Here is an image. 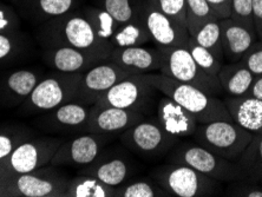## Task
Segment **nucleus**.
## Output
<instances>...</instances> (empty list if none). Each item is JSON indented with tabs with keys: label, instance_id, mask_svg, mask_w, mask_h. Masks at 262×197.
Listing matches in <instances>:
<instances>
[{
	"label": "nucleus",
	"instance_id": "nucleus-1",
	"mask_svg": "<svg viewBox=\"0 0 262 197\" xmlns=\"http://www.w3.org/2000/svg\"><path fill=\"white\" fill-rule=\"evenodd\" d=\"M36 38L41 49L69 46L99 53L107 58L114 49L109 42L96 36L80 9L38 25Z\"/></svg>",
	"mask_w": 262,
	"mask_h": 197
},
{
	"label": "nucleus",
	"instance_id": "nucleus-2",
	"mask_svg": "<svg viewBox=\"0 0 262 197\" xmlns=\"http://www.w3.org/2000/svg\"><path fill=\"white\" fill-rule=\"evenodd\" d=\"M144 78L151 83L162 95L174 99L184 109L194 116L199 124H204L220 119L230 121L228 110L225 102L217 96H213L202 91L201 89L190 84L179 82L161 72L143 73Z\"/></svg>",
	"mask_w": 262,
	"mask_h": 197
},
{
	"label": "nucleus",
	"instance_id": "nucleus-3",
	"mask_svg": "<svg viewBox=\"0 0 262 197\" xmlns=\"http://www.w3.org/2000/svg\"><path fill=\"white\" fill-rule=\"evenodd\" d=\"M84 72L46 73L31 95L21 104V113L28 116L45 114L69 102H75Z\"/></svg>",
	"mask_w": 262,
	"mask_h": 197
},
{
	"label": "nucleus",
	"instance_id": "nucleus-4",
	"mask_svg": "<svg viewBox=\"0 0 262 197\" xmlns=\"http://www.w3.org/2000/svg\"><path fill=\"white\" fill-rule=\"evenodd\" d=\"M150 176L170 196L206 197L222 192L221 182L183 164L160 165Z\"/></svg>",
	"mask_w": 262,
	"mask_h": 197
},
{
	"label": "nucleus",
	"instance_id": "nucleus-5",
	"mask_svg": "<svg viewBox=\"0 0 262 197\" xmlns=\"http://www.w3.org/2000/svg\"><path fill=\"white\" fill-rule=\"evenodd\" d=\"M192 137L196 143L215 155L230 162H236L254 135L237 125L232 119H220L199 124Z\"/></svg>",
	"mask_w": 262,
	"mask_h": 197
},
{
	"label": "nucleus",
	"instance_id": "nucleus-6",
	"mask_svg": "<svg viewBox=\"0 0 262 197\" xmlns=\"http://www.w3.org/2000/svg\"><path fill=\"white\" fill-rule=\"evenodd\" d=\"M167 162L187 165L221 183L244 180V176L235 162L215 155L199 143H177L168 154Z\"/></svg>",
	"mask_w": 262,
	"mask_h": 197
},
{
	"label": "nucleus",
	"instance_id": "nucleus-7",
	"mask_svg": "<svg viewBox=\"0 0 262 197\" xmlns=\"http://www.w3.org/2000/svg\"><path fill=\"white\" fill-rule=\"evenodd\" d=\"M161 92L143 75H130L102 95L96 104L136 111L145 117L156 113Z\"/></svg>",
	"mask_w": 262,
	"mask_h": 197
},
{
	"label": "nucleus",
	"instance_id": "nucleus-8",
	"mask_svg": "<svg viewBox=\"0 0 262 197\" xmlns=\"http://www.w3.org/2000/svg\"><path fill=\"white\" fill-rule=\"evenodd\" d=\"M157 48L163 55V63L160 70L162 75L170 77L179 82L190 84L209 95L219 96L222 94L223 91L217 77L203 71L192 59L186 46H175V48L157 46Z\"/></svg>",
	"mask_w": 262,
	"mask_h": 197
},
{
	"label": "nucleus",
	"instance_id": "nucleus-9",
	"mask_svg": "<svg viewBox=\"0 0 262 197\" xmlns=\"http://www.w3.org/2000/svg\"><path fill=\"white\" fill-rule=\"evenodd\" d=\"M121 142L126 149L138 156L157 160L167 156L179 140L169 135L157 118L148 116L122 133Z\"/></svg>",
	"mask_w": 262,
	"mask_h": 197
},
{
	"label": "nucleus",
	"instance_id": "nucleus-10",
	"mask_svg": "<svg viewBox=\"0 0 262 197\" xmlns=\"http://www.w3.org/2000/svg\"><path fill=\"white\" fill-rule=\"evenodd\" d=\"M69 180L55 167L49 164L34 171L6 177L4 194L23 197H65Z\"/></svg>",
	"mask_w": 262,
	"mask_h": 197
},
{
	"label": "nucleus",
	"instance_id": "nucleus-11",
	"mask_svg": "<svg viewBox=\"0 0 262 197\" xmlns=\"http://www.w3.org/2000/svg\"><path fill=\"white\" fill-rule=\"evenodd\" d=\"M63 142V138L52 136L29 138L0 163H3L7 172H11V176L34 171L50 164Z\"/></svg>",
	"mask_w": 262,
	"mask_h": 197
},
{
	"label": "nucleus",
	"instance_id": "nucleus-12",
	"mask_svg": "<svg viewBox=\"0 0 262 197\" xmlns=\"http://www.w3.org/2000/svg\"><path fill=\"white\" fill-rule=\"evenodd\" d=\"M110 141L111 135L92 133L64 141L52 157L50 164L53 167L84 168L101 155Z\"/></svg>",
	"mask_w": 262,
	"mask_h": 197
},
{
	"label": "nucleus",
	"instance_id": "nucleus-13",
	"mask_svg": "<svg viewBox=\"0 0 262 197\" xmlns=\"http://www.w3.org/2000/svg\"><path fill=\"white\" fill-rule=\"evenodd\" d=\"M130 75L131 73L111 60H103L83 73L75 102L88 106L94 105L109 89Z\"/></svg>",
	"mask_w": 262,
	"mask_h": 197
},
{
	"label": "nucleus",
	"instance_id": "nucleus-14",
	"mask_svg": "<svg viewBox=\"0 0 262 197\" xmlns=\"http://www.w3.org/2000/svg\"><path fill=\"white\" fill-rule=\"evenodd\" d=\"M136 167L128 155L118 150H104L91 164L79 170L80 175H89L111 187H118L133 177Z\"/></svg>",
	"mask_w": 262,
	"mask_h": 197
},
{
	"label": "nucleus",
	"instance_id": "nucleus-15",
	"mask_svg": "<svg viewBox=\"0 0 262 197\" xmlns=\"http://www.w3.org/2000/svg\"><path fill=\"white\" fill-rule=\"evenodd\" d=\"M142 19L151 37V41L156 46H165V48L184 46L190 37L186 25L169 18L146 0L142 12Z\"/></svg>",
	"mask_w": 262,
	"mask_h": 197
},
{
	"label": "nucleus",
	"instance_id": "nucleus-16",
	"mask_svg": "<svg viewBox=\"0 0 262 197\" xmlns=\"http://www.w3.org/2000/svg\"><path fill=\"white\" fill-rule=\"evenodd\" d=\"M144 115L121 107L94 104L90 106L85 133L115 135L122 134L130 126L141 122Z\"/></svg>",
	"mask_w": 262,
	"mask_h": 197
},
{
	"label": "nucleus",
	"instance_id": "nucleus-17",
	"mask_svg": "<svg viewBox=\"0 0 262 197\" xmlns=\"http://www.w3.org/2000/svg\"><path fill=\"white\" fill-rule=\"evenodd\" d=\"M40 56L46 67L60 72H85L107 59L99 53L69 46L41 49Z\"/></svg>",
	"mask_w": 262,
	"mask_h": 197
},
{
	"label": "nucleus",
	"instance_id": "nucleus-18",
	"mask_svg": "<svg viewBox=\"0 0 262 197\" xmlns=\"http://www.w3.org/2000/svg\"><path fill=\"white\" fill-rule=\"evenodd\" d=\"M90 106L78 102H69L43 114L37 126L50 134H68L85 131Z\"/></svg>",
	"mask_w": 262,
	"mask_h": 197
},
{
	"label": "nucleus",
	"instance_id": "nucleus-19",
	"mask_svg": "<svg viewBox=\"0 0 262 197\" xmlns=\"http://www.w3.org/2000/svg\"><path fill=\"white\" fill-rule=\"evenodd\" d=\"M46 73L40 68L15 69L0 80V102L7 107L21 105Z\"/></svg>",
	"mask_w": 262,
	"mask_h": 197
},
{
	"label": "nucleus",
	"instance_id": "nucleus-20",
	"mask_svg": "<svg viewBox=\"0 0 262 197\" xmlns=\"http://www.w3.org/2000/svg\"><path fill=\"white\" fill-rule=\"evenodd\" d=\"M107 59L124 69L131 75H143L161 70L163 55L155 45L130 46V48H114Z\"/></svg>",
	"mask_w": 262,
	"mask_h": 197
},
{
	"label": "nucleus",
	"instance_id": "nucleus-21",
	"mask_svg": "<svg viewBox=\"0 0 262 197\" xmlns=\"http://www.w3.org/2000/svg\"><path fill=\"white\" fill-rule=\"evenodd\" d=\"M156 118L162 127L177 140L194 136L199 125L189 111L164 95L160 97L157 103Z\"/></svg>",
	"mask_w": 262,
	"mask_h": 197
},
{
	"label": "nucleus",
	"instance_id": "nucleus-22",
	"mask_svg": "<svg viewBox=\"0 0 262 197\" xmlns=\"http://www.w3.org/2000/svg\"><path fill=\"white\" fill-rule=\"evenodd\" d=\"M12 3L17 7L20 18L38 26L80 9L85 0H14Z\"/></svg>",
	"mask_w": 262,
	"mask_h": 197
},
{
	"label": "nucleus",
	"instance_id": "nucleus-23",
	"mask_svg": "<svg viewBox=\"0 0 262 197\" xmlns=\"http://www.w3.org/2000/svg\"><path fill=\"white\" fill-rule=\"evenodd\" d=\"M223 57L229 63L240 61L245 53L257 40L256 31L234 21L230 18L220 20Z\"/></svg>",
	"mask_w": 262,
	"mask_h": 197
},
{
	"label": "nucleus",
	"instance_id": "nucleus-24",
	"mask_svg": "<svg viewBox=\"0 0 262 197\" xmlns=\"http://www.w3.org/2000/svg\"><path fill=\"white\" fill-rule=\"evenodd\" d=\"M234 123L253 135H262V100L252 96L228 97L223 100Z\"/></svg>",
	"mask_w": 262,
	"mask_h": 197
},
{
	"label": "nucleus",
	"instance_id": "nucleus-25",
	"mask_svg": "<svg viewBox=\"0 0 262 197\" xmlns=\"http://www.w3.org/2000/svg\"><path fill=\"white\" fill-rule=\"evenodd\" d=\"M255 76L250 72L242 61L223 63L217 73V79L222 91L229 97L247 96Z\"/></svg>",
	"mask_w": 262,
	"mask_h": 197
},
{
	"label": "nucleus",
	"instance_id": "nucleus-26",
	"mask_svg": "<svg viewBox=\"0 0 262 197\" xmlns=\"http://www.w3.org/2000/svg\"><path fill=\"white\" fill-rule=\"evenodd\" d=\"M33 45L20 31L0 33V63L12 64L31 57Z\"/></svg>",
	"mask_w": 262,
	"mask_h": 197
},
{
	"label": "nucleus",
	"instance_id": "nucleus-27",
	"mask_svg": "<svg viewBox=\"0 0 262 197\" xmlns=\"http://www.w3.org/2000/svg\"><path fill=\"white\" fill-rule=\"evenodd\" d=\"M245 181L260 183L262 180V135H254L247 148L235 162Z\"/></svg>",
	"mask_w": 262,
	"mask_h": 197
},
{
	"label": "nucleus",
	"instance_id": "nucleus-28",
	"mask_svg": "<svg viewBox=\"0 0 262 197\" xmlns=\"http://www.w3.org/2000/svg\"><path fill=\"white\" fill-rule=\"evenodd\" d=\"M65 197H115V187L96 177L78 173L69 181Z\"/></svg>",
	"mask_w": 262,
	"mask_h": 197
},
{
	"label": "nucleus",
	"instance_id": "nucleus-29",
	"mask_svg": "<svg viewBox=\"0 0 262 197\" xmlns=\"http://www.w3.org/2000/svg\"><path fill=\"white\" fill-rule=\"evenodd\" d=\"M94 5L106 11L119 25L142 18L145 0H92Z\"/></svg>",
	"mask_w": 262,
	"mask_h": 197
},
{
	"label": "nucleus",
	"instance_id": "nucleus-30",
	"mask_svg": "<svg viewBox=\"0 0 262 197\" xmlns=\"http://www.w3.org/2000/svg\"><path fill=\"white\" fill-rule=\"evenodd\" d=\"M149 42H151V37L142 18L119 25L110 40L113 48H130V46L146 45Z\"/></svg>",
	"mask_w": 262,
	"mask_h": 197
},
{
	"label": "nucleus",
	"instance_id": "nucleus-31",
	"mask_svg": "<svg viewBox=\"0 0 262 197\" xmlns=\"http://www.w3.org/2000/svg\"><path fill=\"white\" fill-rule=\"evenodd\" d=\"M84 17L88 19V21L90 23L91 28L94 29L96 36H97L99 39L109 42L111 38L114 37L115 32H116L119 24L115 20V19L111 17V15L104 11L101 7L96 6L92 4V5H84L80 7ZM113 46V45H111Z\"/></svg>",
	"mask_w": 262,
	"mask_h": 197
},
{
	"label": "nucleus",
	"instance_id": "nucleus-32",
	"mask_svg": "<svg viewBox=\"0 0 262 197\" xmlns=\"http://www.w3.org/2000/svg\"><path fill=\"white\" fill-rule=\"evenodd\" d=\"M170 196L151 177L128 181L115 188V197H167Z\"/></svg>",
	"mask_w": 262,
	"mask_h": 197
},
{
	"label": "nucleus",
	"instance_id": "nucleus-33",
	"mask_svg": "<svg viewBox=\"0 0 262 197\" xmlns=\"http://www.w3.org/2000/svg\"><path fill=\"white\" fill-rule=\"evenodd\" d=\"M216 19L217 17L207 0H186V21L190 36L207 21Z\"/></svg>",
	"mask_w": 262,
	"mask_h": 197
},
{
	"label": "nucleus",
	"instance_id": "nucleus-34",
	"mask_svg": "<svg viewBox=\"0 0 262 197\" xmlns=\"http://www.w3.org/2000/svg\"><path fill=\"white\" fill-rule=\"evenodd\" d=\"M184 46H186L188 51L190 52L192 59L196 61V64H198L203 71H206L211 76L217 77L219 71L221 70L223 63H225V60H223L222 58L217 57L215 53L211 52L210 50H208L198 44L192 37H189V39H188L187 44Z\"/></svg>",
	"mask_w": 262,
	"mask_h": 197
},
{
	"label": "nucleus",
	"instance_id": "nucleus-35",
	"mask_svg": "<svg viewBox=\"0 0 262 197\" xmlns=\"http://www.w3.org/2000/svg\"><path fill=\"white\" fill-rule=\"evenodd\" d=\"M194 38V40L203 48L210 50L217 57H223L222 42H221V29H220V20H210L203 24L196 32L190 36Z\"/></svg>",
	"mask_w": 262,
	"mask_h": 197
},
{
	"label": "nucleus",
	"instance_id": "nucleus-36",
	"mask_svg": "<svg viewBox=\"0 0 262 197\" xmlns=\"http://www.w3.org/2000/svg\"><path fill=\"white\" fill-rule=\"evenodd\" d=\"M146 2L169 18L187 26L186 0H146Z\"/></svg>",
	"mask_w": 262,
	"mask_h": 197
},
{
	"label": "nucleus",
	"instance_id": "nucleus-37",
	"mask_svg": "<svg viewBox=\"0 0 262 197\" xmlns=\"http://www.w3.org/2000/svg\"><path fill=\"white\" fill-rule=\"evenodd\" d=\"M229 18L238 24L255 30L253 19V0H232Z\"/></svg>",
	"mask_w": 262,
	"mask_h": 197
},
{
	"label": "nucleus",
	"instance_id": "nucleus-38",
	"mask_svg": "<svg viewBox=\"0 0 262 197\" xmlns=\"http://www.w3.org/2000/svg\"><path fill=\"white\" fill-rule=\"evenodd\" d=\"M21 30V18L12 5L0 2V33Z\"/></svg>",
	"mask_w": 262,
	"mask_h": 197
},
{
	"label": "nucleus",
	"instance_id": "nucleus-39",
	"mask_svg": "<svg viewBox=\"0 0 262 197\" xmlns=\"http://www.w3.org/2000/svg\"><path fill=\"white\" fill-rule=\"evenodd\" d=\"M225 194L235 197H262V184L245 180L233 181L229 182Z\"/></svg>",
	"mask_w": 262,
	"mask_h": 197
},
{
	"label": "nucleus",
	"instance_id": "nucleus-40",
	"mask_svg": "<svg viewBox=\"0 0 262 197\" xmlns=\"http://www.w3.org/2000/svg\"><path fill=\"white\" fill-rule=\"evenodd\" d=\"M29 140V131L17 130L14 133H0V161L11 155V152L23 142Z\"/></svg>",
	"mask_w": 262,
	"mask_h": 197
},
{
	"label": "nucleus",
	"instance_id": "nucleus-41",
	"mask_svg": "<svg viewBox=\"0 0 262 197\" xmlns=\"http://www.w3.org/2000/svg\"><path fill=\"white\" fill-rule=\"evenodd\" d=\"M240 61L255 77L262 76V41L256 40L254 42V45L245 53Z\"/></svg>",
	"mask_w": 262,
	"mask_h": 197
},
{
	"label": "nucleus",
	"instance_id": "nucleus-42",
	"mask_svg": "<svg viewBox=\"0 0 262 197\" xmlns=\"http://www.w3.org/2000/svg\"><path fill=\"white\" fill-rule=\"evenodd\" d=\"M219 20L230 17V3L232 0H207Z\"/></svg>",
	"mask_w": 262,
	"mask_h": 197
},
{
	"label": "nucleus",
	"instance_id": "nucleus-43",
	"mask_svg": "<svg viewBox=\"0 0 262 197\" xmlns=\"http://www.w3.org/2000/svg\"><path fill=\"white\" fill-rule=\"evenodd\" d=\"M253 19L257 39H262V0H253Z\"/></svg>",
	"mask_w": 262,
	"mask_h": 197
},
{
	"label": "nucleus",
	"instance_id": "nucleus-44",
	"mask_svg": "<svg viewBox=\"0 0 262 197\" xmlns=\"http://www.w3.org/2000/svg\"><path fill=\"white\" fill-rule=\"evenodd\" d=\"M248 96L262 100V76H257L254 78V82L248 91Z\"/></svg>",
	"mask_w": 262,
	"mask_h": 197
},
{
	"label": "nucleus",
	"instance_id": "nucleus-45",
	"mask_svg": "<svg viewBox=\"0 0 262 197\" xmlns=\"http://www.w3.org/2000/svg\"><path fill=\"white\" fill-rule=\"evenodd\" d=\"M260 183H261V184H262V180H261V182H260Z\"/></svg>",
	"mask_w": 262,
	"mask_h": 197
},
{
	"label": "nucleus",
	"instance_id": "nucleus-46",
	"mask_svg": "<svg viewBox=\"0 0 262 197\" xmlns=\"http://www.w3.org/2000/svg\"><path fill=\"white\" fill-rule=\"evenodd\" d=\"M11 2H14V0H11Z\"/></svg>",
	"mask_w": 262,
	"mask_h": 197
},
{
	"label": "nucleus",
	"instance_id": "nucleus-47",
	"mask_svg": "<svg viewBox=\"0 0 262 197\" xmlns=\"http://www.w3.org/2000/svg\"><path fill=\"white\" fill-rule=\"evenodd\" d=\"M260 40H261V41H262V39H260Z\"/></svg>",
	"mask_w": 262,
	"mask_h": 197
}]
</instances>
